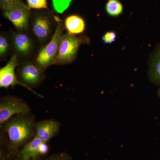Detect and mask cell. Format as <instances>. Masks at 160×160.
I'll return each mask as SVG.
<instances>
[{
    "mask_svg": "<svg viewBox=\"0 0 160 160\" xmlns=\"http://www.w3.org/2000/svg\"><path fill=\"white\" fill-rule=\"evenodd\" d=\"M36 123L34 116L28 113L16 115L1 126L8 136L12 150L18 151L20 147L34 137Z\"/></svg>",
    "mask_w": 160,
    "mask_h": 160,
    "instance_id": "1",
    "label": "cell"
},
{
    "mask_svg": "<svg viewBox=\"0 0 160 160\" xmlns=\"http://www.w3.org/2000/svg\"><path fill=\"white\" fill-rule=\"evenodd\" d=\"M63 29V24L58 20L55 31L50 42L38 54L36 65L41 71H44L51 65H53L57 56Z\"/></svg>",
    "mask_w": 160,
    "mask_h": 160,
    "instance_id": "2",
    "label": "cell"
},
{
    "mask_svg": "<svg viewBox=\"0 0 160 160\" xmlns=\"http://www.w3.org/2000/svg\"><path fill=\"white\" fill-rule=\"evenodd\" d=\"M83 39L70 33L62 35L60 41L58 51L53 65H64L71 62L77 54Z\"/></svg>",
    "mask_w": 160,
    "mask_h": 160,
    "instance_id": "3",
    "label": "cell"
},
{
    "mask_svg": "<svg viewBox=\"0 0 160 160\" xmlns=\"http://www.w3.org/2000/svg\"><path fill=\"white\" fill-rule=\"evenodd\" d=\"M30 109L23 100L15 97H4L0 102V125L18 114L30 113Z\"/></svg>",
    "mask_w": 160,
    "mask_h": 160,
    "instance_id": "4",
    "label": "cell"
},
{
    "mask_svg": "<svg viewBox=\"0 0 160 160\" xmlns=\"http://www.w3.org/2000/svg\"><path fill=\"white\" fill-rule=\"evenodd\" d=\"M5 17L19 30L27 29L29 23V9L22 1L1 6Z\"/></svg>",
    "mask_w": 160,
    "mask_h": 160,
    "instance_id": "5",
    "label": "cell"
},
{
    "mask_svg": "<svg viewBox=\"0 0 160 160\" xmlns=\"http://www.w3.org/2000/svg\"><path fill=\"white\" fill-rule=\"evenodd\" d=\"M18 65L17 56L14 55L12 57L6 66L1 68L0 69V87L7 88L10 86L19 85L24 86L38 97L43 98L42 96L37 93L34 90L18 80L15 73V69Z\"/></svg>",
    "mask_w": 160,
    "mask_h": 160,
    "instance_id": "6",
    "label": "cell"
},
{
    "mask_svg": "<svg viewBox=\"0 0 160 160\" xmlns=\"http://www.w3.org/2000/svg\"><path fill=\"white\" fill-rule=\"evenodd\" d=\"M60 128V124L56 120H43L36 124L35 136L47 142L57 134Z\"/></svg>",
    "mask_w": 160,
    "mask_h": 160,
    "instance_id": "7",
    "label": "cell"
},
{
    "mask_svg": "<svg viewBox=\"0 0 160 160\" xmlns=\"http://www.w3.org/2000/svg\"><path fill=\"white\" fill-rule=\"evenodd\" d=\"M42 72L36 65L28 63L21 68L20 75L23 84L31 88L41 82L43 78Z\"/></svg>",
    "mask_w": 160,
    "mask_h": 160,
    "instance_id": "8",
    "label": "cell"
},
{
    "mask_svg": "<svg viewBox=\"0 0 160 160\" xmlns=\"http://www.w3.org/2000/svg\"><path fill=\"white\" fill-rule=\"evenodd\" d=\"M43 142L41 138L35 136L31 141L25 144L19 152L20 160H29L39 157L40 146Z\"/></svg>",
    "mask_w": 160,
    "mask_h": 160,
    "instance_id": "9",
    "label": "cell"
},
{
    "mask_svg": "<svg viewBox=\"0 0 160 160\" xmlns=\"http://www.w3.org/2000/svg\"><path fill=\"white\" fill-rule=\"evenodd\" d=\"M50 22L47 18L39 17L35 20L33 25V31L34 34L41 40L48 37L50 32Z\"/></svg>",
    "mask_w": 160,
    "mask_h": 160,
    "instance_id": "10",
    "label": "cell"
},
{
    "mask_svg": "<svg viewBox=\"0 0 160 160\" xmlns=\"http://www.w3.org/2000/svg\"><path fill=\"white\" fill-rule=\"evenodd\" d=\"M65 25L69 33L72 34H79L85 29V21L77 15H71L66 18Z\"/></svg>",
    "mask_w": 160,
    "mask_h": 160,
    "instance_id": "11",
    "label": "cell"
},
{
    "mask_svg": "<svg viewBox=\"0 0 160 160\" xmlns=\"http://www.w3.org/2000/svg\"><path fill=\"white\" fill-rule=\"evenodd\" d=\"M14 45L17 51L22 54H27L32 47L31 41L27 35L19 33L15 36Z\"/></svg>",
    "mask_w": 160,
    "mask_h": 160,
    "instance_id": "12",
    "label": "cell"
},
{
    "mask_svg": "<svg viewBox=\"0 0 160 160\" xmlns=\"http://www.w3.org/2000/svg\"><path fill=\"white\" fill-rule=\"evenodd\" d=\"M106 9L109 15L117 17L122 14L123 7L122 4L118 0H109L106 4Z\"/></svg>",
    "mask_w": 160,
    "mask_h": 160,
    "instance_id": "13",
    "label": "cell"
},
{
    "mask_svg": "<svg viewBox=\"0 0 160 160\" xmlns=\"http://www.w3.org/2000/svg\"><path fill=\"white\" fill-rule=\"evenodd\" d=\"M152 80L156 83L160 82V50L157 53L150 70Z\"/></svg>",
    "mask_w": 160,
    "mask_h": 160,
    "instance_id": "14",
    "label": "cell"
},
{
    "mask_svg": "<svg viewBox=\"0 0 160 160\" xmlns=\"http://www.w3.org/2000/svg\"><path fill=\"white\" fill-rule=\"evenodd\" d=\"M72 0H52L55 11L58 13H62L70 6Z\"/></svg>",
    "mask_w": 160,
    "mask_h": 160,
    "instance_id": "15",
    "label": "cell"
},
{
    "mask_svg": "<svg viewBox=\"0 0 160 160\" xmlns=\"http://www.w3.org/2000/svg\"><path fill=\"white\" fill-rule=\"evenodd\" d=\"M29 8L33 9H46L47 8L46 0H27Z\"/></svg>",
    "mask_w": 160,
    "mask_h": 160,
    "instance_id": "16",
    "label": "cell"
},
{
    "mask_svg": "<svg viewBox=\"0 0 160 160\" xmlns=\"http://www.w3.org/2000/svg\"><path fill=\"white\" fill-rule=\"evenodd\" d=\"M116 38V34L113 31L106 32L102 37L103 42L106 44H110L113 42Z\"/></svg>",
    "mask_w": 160,
    "mask_h": 160,
    "instance_id": "17",
    "label": "cell"
},
{
    "mask_svg": "<svg viewBox=\"0 0 160 160\" xmlns=\"http://www.w3.org/2000/svg\"><path fill=\"white\" fill-rule=\"evenodd\" d=\"M8 42L3 36H0V55L1 56L5 54L8 50Z\"/></svg>",
    "mask_w": 160,
    "mask_h": 160,
    "instance_id": "18",
    "label": "cell"
},
{
    "mask_svg": "<svg viewBox=\"0 0 160 160\" xmlns=\"http://www.w3.org/2000/svg\"><path fill=\"white\" fill-rule=\"evenodd\" d=\"M48 160H72V159L66 153H61L52 156Z\"/></svg>",
    "mask_w": 160,
    "mask_h": 160,
    "instance_id": "19",
    "label": "cell"
},
{
    "mask_svg": "<svg viewBox=\"0 0 160 160\" xmlns=\"http://www.w3.org/2000/svg\"><path fill=\"white\" fill-rule=\"evenodd\" d=\"M49 146L47 145V142H43L41 145L40 148V155L46 154L49 151Z\"/></svg>",
    "mask_w": 160,
    "mask_h": 160,
    "instance_id": "20",
    "label": "cell"
},
{
    "mask_svg": "<svg viewBox=\"0 0 160 160\" xmlns=\"http://www.w3.org/2000/svg\"><path fill=\"white\" fill-rule=\"evenodd\" d=\"M21 0H1V6L21 2Z\"/></svg>",
    "mask_w": 160,
    "mask_h": 160,
    "instance_id": "21",
    "label": "cell"
},
{
    "mask_svg": "<svg viewBox=\"0 0 160 160\" xmlns=\"http://www.w3.org/2000/svg\"><path fill=\"white\" fill-rule=\"evenodd\" d=\"M40 160L39 158L38 157V158H36L32 159H31V160Z\"/></svg>",
    "mask_w": 160,
    "mask_h": 160,
    "instance_id": "22",
    "label": "cell"
},
{
    "mask_svg": "<svg viewBox=\"0 0 160 160\" xmlns=\"http://www.w3.org/2000/svg\"><path fill=\"white\" fill-rule=\"evenodd\" d=\"M158 96L160 98V89L159 90L158 92Z\"/></svg>",
    "mask_w": 160,
    "mask_h": 160,
    "instance_id": "23",
    "label": "cell"
}]
</instances>
